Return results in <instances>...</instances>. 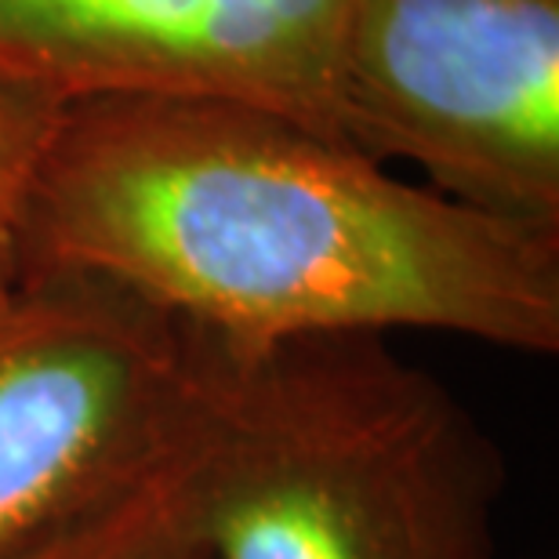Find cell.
Returning a JSON list of instances; mask_svg holds the SVG:
<instances>
[{
  "mask_svg": "<svg viewBox=\"0 0 559 559\" xmlns=\"http://www.w3.org/2000/svg\"><path fill=\"white\" fill-rule=\"evenodd\" d=\"M22 270H81L229 342L447 331L559 349V229L465 207L273 109L211 95L66 106Z\"/></svg>",
  "mask_w": 559,
  "mask_h": 559,
  "instance_id": "1",
  "label": "cell"
},
{
  "mask_svg": "<svg viewBox=\"0 0 559 559\" xmlns=\"http://www.w3.org/2000/svg\"><path fill=\"white\" fill-rule=\"evenodd\" d=\"M200 338L186 509L211 559H501V454L385 334Z\"/></svg>",
  "mask_w": 559,
  "mask_h": 559,
  "instance_id": "2",
  "label": "cell"
},
{
  "mask_svg": "<svg viewBox=\"0 0 559 559\" xmlns=\"http://www.w3.org/2000/svg\"><path fill=\"white\" fill-rule=\"evenodd\" d=\"M207 353L135 290L22 270L0 295V559H55L197 432Z\"/></svg>",
  "mask_w": 559,
  "mask_h": 559,
  "instance_id": "3",
  "label": "cell"
},
{
  "mask_svg": "<svg viewBox=\"0 0 559 559\" xmlns=\"http://www.w3.org/2000/svg\"><path fill=\"white\" fill-rule=\"evenodd\" d=\"M342 139L429 189L559 229V0H349L334 51Z\"/></svg>",
  "mask_w": 559,
  "mask_h": 559,
  "instance_id": "4",
  "label": "cell"
},
{
  "mask_svg": "<svg viewBox=\"0 0 559 559\" xmlns=\"http://www.w3.org/2000/svg\"><path fill=\"white\" fill-rule=\"evenodd\" d=\"M345 8L349 0H0V62L66 103L237 98L345 142L334 109Z\"/></svg>",
  "mask_w": 559,
  "mask_h": 559,
  "instance_id": "5",
  "label": "cell"
},
{
  "mask_svg": "<svg viewBox=\"0 0 559 559\" xmlns=\"http://www.w3.org/2000/svg\"><path fill=\"white\" fill-rule=\"evenodd\" d=\"M66 106L48 84L0 62V295L19 276L22 222Z\"/></svg>",
  "mask_w": 559,
  "mask_h": 559,
  "instance_id": "6",
  "label": "cell"
},
{
  "mask_svg": "<svg viewBox=\"0 0 559 559\" xmlns=\"http://www.w3.org/2000/svg\"><path fill=\"white\" fill-rule=\"evenodd\" d=\"M193 440L124 509H117L55 559H211L186 509V468Z\"/></svg>",
  "mask_w": 559,
  "mask_h": 559,
  "instance_id": "7",
  "label": "cell"
}]
</instances>
